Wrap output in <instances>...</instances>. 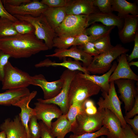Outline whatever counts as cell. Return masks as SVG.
I'll list each match as a JSON object with an SVG mask.
<instances>
[{"instance_id": "obj_48", "label": "cell", "mask_w": 138, "mask_h": 138, "mask_svg": "<svg viewBox=\"0 0 138 138\" xmlns=\"http://www.w3.org/2000/svg\"><path fill=\"white\" fill-rule=\"evenodd\" d=\"M3 4H8L10 5L17 6L30 2V0H1Z\"/></svg>"}, {"instance_id": "obj_33", "label": "cell", "mask_w": 138, "mask_h": 138, "mask_svg": "<svg viewBox=\"0 0 138 138\" xmlns=\"http://www.w3.org/2000/svg\"><path fill=\"white\" fill-rule=\"evenodd\" d=\"M94 43L100 54L107 52L113 47L111 43L110 34L99 39Z\"/></svg>"}, {"instance_id": "obj_21", "label": "cell", "mask_w": 138, "mask_h": 138, "mask_svg": "<svg viewBox=\"0 0 138 138\" xmlns=\"http://www.w3.org/2000/svg\"><path fill=\"white\" fill-rule=\"evenodd\" d=\"M97 22H101L107 26H117L119 31L123 27L124 19L112 13H103L100 12L88 15L89 26Z\"/></svg>"}, {"instance_id": "obj_45", "label": "cell", "mask_w": 138, "mask_h": 138, "mask_svg": "<svg viewBox=\"0 0 138 138\" xmlns=\"http://www.w3.org/2000/svg\"><path fill=\"white\" fill-rule=\"evenodd\" d=\"M126 123H128L131 126L132 130L134 133L138 134V116H135L132 119H128L124 117Z\"/></svg>"}, {"instance_id": "obj_29", "label": "cell", "mask_w": 138, "mask_h": 138, "mask_svg": "<svg viewBox=\"0 0 138 138\" xmlns=\"http://www.w3.org/2000/svg\"><path fill=\"white\" fill-rule=\"evenodd\" d=\"M13 22L8 18L0 17V38L18 34L13 26Z\"/></svg>"}, {"instance_id": "obj_7", "label": "cell", "mask_w": 138, "mask_h": 138, "mask_svg": "<svg viewBox=\"0 0 138 138\" xmlns=\"http://www.w3.org/2000/svg\"><path fill=\"white\" fill-rule=\"evenodd\" d=\"M88 15H67L61 25L54 29L57 36L75 37L83 33L89 26Z\"/></svg>"}, {"instance_id": "obj_5", "label": "cell", "mask_w": 138, "mask_h": 138, "mask_svg": "<svg viewBox=\"0 0 138 138\" xmlns=\"http://www.w3.org/2000/svg\"><path fill=\"white\" fill-rule=\"evenodd\" d=\"M2 82L3 90L26 88L33 83L31 76L14 66L9 61L5 67L4 76Z\"/></svg>"}, {"instance_id": "obj_11", "label": "cell", "mask_w": 138, "mask_h": 138, "mask_svg": "<svg viewBox=\"0 0 138 138\" xmlns=\"http://www.w3.org/2000/svg\"><path fill=\"white\" fill-rule=\"evenodd\" d=\"M134 81L128 79H120L114 81L117 85L120 97L124 105L125 114L132 107L135 98L137 95Z\"/></svg>"}, {"instance_id": "obj_39", "label": "cell", "mask_w": 138, "mask_h": 138, "mask_svg": "<svg viewBox=\"0 0 138 138\" xmlns=\"http://www.w3.org/2000/svg\"><path fill=\"white\" fill-rule=\"evenodd\" d=\"M70 0H42L40 2L49 7H65Z\"/></svg>"}, {"instance_id": "obj_1", "label": "cell", "mask_w": 138, "mask_h": 138, "mask_svg": "<svg viewBox=\"0 0 138 138\" xmlns=\"http://www.w3.org/2000/svg\"><path fill=\"white\" fill-rule=\"evenodd\" d=\"M0 49L15 59L28 58L49 50L43 41L33 33L0 38Z\"/></svg>"}, {"instance_id": "obj_50", "label": "cell", "mask_w": 138, "mask_h": 138, "mask_svg": "<svg viewBox=\"0 0 138 138\" xmlns=\"http://www.w3.org/2000/svg\"><path fill=\"white\" fill-rule=\"evenodd\" d=\"M0 138H6V134L3 131H2L0 132Z\"/></svg>"}, {"instance_id": "obj_35", "label": "cell", "mask_w": 138, "mask_h": 138, "mask_svg": "<svg viewBox=\"0 0 138 138\" xmlns=\"http://www.w3.org/2000/svg\"><path fill=\"white\" fill-rule=\"evenodd\" d=\"M109 133L108 129L105 126H103L99 130L92 133H89L78 135L71 134L69 138H97L103 135L107 136Z\"/></svg>"}, {"instance_id": "obj_26", "label": "cell", "mask_w": 138, "mask_h": 138, "mask_svg": "<svg viewBox=\"0 0 138 138\" xmlns=\"http://www.w3.org/2000/svg\"><path fill=\"white\" fill-rule=\"evenodd\" d=\"M112 10V12H117L118 16L123 18L130 14L134 15L138 14V6L136 4L125 0H113Z\"/></svg>"}, {"instance_id": "obj_49", "label": "cell", "mask_w": 138, "mask_h": 138, "mask_svg": "<svg viewBox=\"0 0 138 138\" xmlns=\"http://www.w3.org/2000/svg\"><path fill=\"white\" fill-rule=\"evenodd\" d=\"M129 66H135L136 67H138V61H132L128 63Z\"/></svg>"}, {"instance_id": "obj_34", "label": "cell", "mask_w": 138, "mask_h": 138, "mask_svg": "<svg viewBox=\"0 0 138 138\" xmlns=\"http://www.w3.org/2000/svg\"><path fill=\"white\" fill-rule=\"evenodd\" d=\"M37 120L36 116H34L29 122L28 128L30 138H41V128Z\"/></svg>"}, {"instance_id": "obj_17", "label": "cell", "mask_w": 138, "mask_h": 138, "mask_svg": "<svg viewBox=\"0 0 138 138\" xmlns=\"http://www.w3.org/2000/svg\"><path fill=\"white\" fill-rule=\"evenodd\" d=\"M127 55L123 54L118 57V63L110 77L109 83L120 79H128L138 81V76L132 71L127 60Z\"/></svg>"}, {"instance_id": "obj_4", "label": "cell", "mask_w": 138, "mask_h": 138, "mask_svg": "<svg viewBox=\"0 0 138 138\" xmlns=\"http://www.w3.org/2000/svg\"><path fill=\"white\" fill-rule=\"evenodd\" d=\"M129 50L117 44L107 52L94 56L87 71L93 74H104L111 66L112 61L123 54H126Z\"/></svg>"}, {"instance_id": "obj_32", "label": "cell", "mask_w": 138, "mask_h": 138, "mask_svg": "<svg viewBox=\"0 0 138 138\" xmlns=\"http://www.w3.org/2000/svg\"><path fill=\"white\" fill-rule=\"evenodd\" d=\"M13 25L18 34L34 33V29L33 26L30 22L26 21L18 20L13 22Z\"/></svg>"}, {"instance_id": "obj_42", "label": "cell", "mask_w": 138, "mask_h": 138, "mask_svg": "<svg viewBox=\"0 0 138 138\" xmlns=\"http://www.w3.org/2000/svg\"><path fill=\"white\" fill-rule=\"evenodd\" d=\"M85 112L89 114H94L97 113L98 110L95 105L94 101L91 99L88 98L85 101Z\"/></svg>"}, {"instance_id": "obj_24", "label": "cell", "mask_w": 138, "mask_h": 138, "mask_svg": "<svg viewBox=\"0 0 138 138\" xmlns=\"http://www.w3.org/2000/svg\"><path fill=\"white\" fill-rule=\"evenodd\" d=\"M117 64L116 61L114 62L109 70L101 76L90 75L79 71L78 73L82 77L91 81L99 86L101 88V90L102 92H106L108 93L110 87L109 79L115 70Z\"/></svg>"}, {"instance_id": "obj_20", "label": "cell", "mask_w": 138, "mask_h": 138, "mask_svg": "<svg viewBox=\"0 0 138 138\" xmlns=\"http://www.w3.org/2000/svg\"><path fill=\"white\" fill-rule=\"evenodd\" d=\"M102 125L106 127L109 133L107 138H124L121 122L118 118L109 110L105 109Z\"/></svg>"}, {"instance_id": "obj_28", "label": "cell", "mask_w": 138, "mask_h": 138, "mask_svg": "<svg viewBox=\"0 0 138 138\" xmlns=\"http://www.w3.org/2000/svg\"><path fill=\"white\" fill-rule=\"evenodd\" d=\"M115 27L94 23L89 27L87 28L83 33L93 37L101 38L110 34Z\"/></svg>"}, {"instance_id": "obj_15", "label": "cell", "mask_w": 138, "mask_h": 138, "mask_svg": "<svg viewBox=\"0 0 138 138\" xmlns=\"http://www.w3.org/2000/svg\"><path fill=\"white\" fill-rule=\"evenodd\" d=\"M37 94L36 91L30 92L27 96L21 99L13 106L18 107L21 109L19 116L21 121L25 128L27 134V138H30L29 132L28 124L31 118L36 116V113L34 108L30 107L29 104L31 101L36 96Z\"/></svg>"}, {"instance_id": "obj_3", "label": "cell", "mask_w": 138, "mask_h": 138, "mask_svg": "<svg viewBox=\"0 0 138 138\" xmlns=\"http://www.w3.org/2000/svg\"><path fill=\"white\" fill-rule=\"evenodd\" d=\"M105 109L98 110L96 114L90 115L85 111L80 112L77 116L71 132L75 135L95 132L102 127Z\"/></svg>"}, {"instance_id": "obj_22", "label": "cell", "mask_w": 138, "mask_h": 138, "mask_svg": "<svg viewBox=\"0 0 138 138\" xmlns=\"http://www.w3.org/2000/svg\"><path fill=\"white\" fill-rule=\"evenodd\" d=\"M63 61L62 62L57 63L48 58L40 61L34 65L36 68L50 66H62L65 67L69 70L74 71H80L84 73L90 74L86 68L83 67L82 64L79 61L75 60L73 61L71 59L69 58L67 60L66 57L63 59Z\"/></svg>"}, {"instance_id": "obj_36", "label": "cell", "mask_w": 138, "mask_h": 138, "mask_svg": "<svg viewBox=\"0 0 138 138\" xmlns=\"http://www.w3.org/2000/svg\"><path fill=\"white\" fill-rule=\"evenodd\" d=\"M94 5L97 7L99 12L103 13H112V6L113 0H93Z\"/></svg>"}, {"instance_id": "obj_9", "label": "cell", "mask_w": 138, "mask_h": 138, "mask_svg": "<svg viewBox=\"0 0 138 138\" xmlns=\"http://www.w3.org/2000/svg\"><path fill=\"white\" fill-rule=\"evenodd\" d=\"M108 93L102 92L103 97H100L97 104L99 106L98 110L107 109L113 113L119 120L122 127L127 124L124 119L121 108L122 103L116 91L114 82L110 83Z\"/></svg>"}, {"instance_id": "obj_19", "label": "cell", "mask_w": 138, "mask_h": 138, "mask_svg": "<svg viewBox=\"0 0 138 138\" xmlns=\"http://www.w3.org/2000/svg\"><path fill=\"white\" fill-rule=\"evenodd\" d=\"M123 18V25L122 29L118 31V35L121 42L126 43L134 41L138 32V15H129Z\"/></svg>"}, {"instance_id": "obj_47", "label": "cell", "mask_w": 138, "mask_h": 138, "mask_svg": "<svg viewBox=\"0 0 138 138\" xmlns=\"http://www.w3.org/2000/svg\"><path fill=\"white\" fill-rule=\"evenodd\" d=\"M122 128L125 135L124 138H138V135L134 133L130 125L127 124Z\"/></svg>"}, {"instance_id": "obj_13", "label": "cell", "mask_w": 138, "mask_h": 138, "mask_svg": "<svg viewBox=\"0 0 138 138\" xmlns=\"http://www.w3.org/2000/svg\"><path fill=\"white\" fill-rule=\"evenodd\" d=\"M34 105L35 107L34 108L37 120L42 121L50 129L52 120L57 118L63 114L60 109L55 104L37 101Z\"/></svg>"}, {"instance_id": "obj_43", "label": "cell", "mask_w": 138, "mask_h": 138, "mask_svg": "<svg viewBox=\"0 0 138 138\" xmlns=\"http://www.w3.org/2000/svg\"><path fill=\"white\" fill-rule=\"evenodd\" d=\"M134 41V45L131 53L127 56V60L128 63L132 60L138 58V33L137 32L135 35Z\"/></svg>"}, {"instance_id": "obj_16", "label": "cell", "mask_w": 138, "mask_h": 138, "mask_svg": "<svg viewBox=\"0 0 138 138\" xmlns=\"http://www.w3.org/2000/svg\"><path fill=\"white\" fill-rule=\"evenodd\" d=\"M65 8L67 15H89L99 12L93 0H70Z\"/></svg>"}, {"instance_id": "obj_40", "label": "cell", "mask_w": 138, "mask_h": 138, "mask_svg": "<svg viewBox=\"0 0 138 138\" xmlns=\"http://www.w3.org/2000/svg\"><path fill=\"white\" fill-rule=\"evenodd\" d=\"M10 57V55L0 49V81L1 82L4 76L5 67Z\"/></svg>"}, {"instance_id": "obj_6", "label": "cell", "mask_w": 138, "mask_h": 138, "mask_svg": "<svg viewBox=\"0 0 138 138\" xmlns=\"http://www.w3.org/2000/svg\"><path fill=\"white\" fill-rule=\"evenodd\" d=\"M13 16L18 20H24L30 22L34 29V34L39 39L44 41L49 49L53 48V40L57 35L54 30L50 25L43 14L34 17L29 15Z\"/></svg>"}, {"instance_id": "obj_46", "label": "cell", "mask_w": 138, "mask_h": 138, "mask_svg": "<svg viewBox=\"0 0 138 138\" xmlns=\"http://www.w3.org/2000/svg\"><path fill=\"white\" fill-rule=\"evenodd\" d=\"M0 17L8 18L14 22L18 20L8 13L4 8L1 0H0Z\"/></svg>"}, {"instance_id": "obj_51", "label": "cell", "mask_w": 138, "mask_h": 138, "mask_svg": "<svg viewBox=\"0 0 138 138\" xmlns=\"http://www.w3.org/2000/svg\"><path fill=\"white\" fill-rule=\"evenodd\" d=\"M99 138H105V137L103 135L100 136V137Z\"/></svg>"}, {"instance_id": "obj_37", "label": "cell", "mask_w": 138, "mask_h": 138, "mask_svg": "<svg viewBox=\"0 0 138 138\" xmlns=\"http://www.w3.org/2000/svg\"><path fill=\"white\" fill-rule=\"evenodd\" d=\"M100 38L93 37L87 35L83 33H82L75 36L74 45L81 46L88 42H94Z\"/></svg>"}, {"instance_id": "obj_23", "label": "cell", "mask_w": 138, "mask_h": 138, "mask_svg": "<svg viewBox=\"0 0 138 138\" xmlns=\"http://www.w3.org/2000/svg\"><path fill=\"white\" fill-rule=\"evenodd\" d=\"M30 93L27 87L7 90L5 92L0 93V105L13 106Z\"/></svg>"}, {"instance_id": "obj_14", "label": "cell", "mask_w": 138, "mask_h": 138, "mask_svg": "<svg viewBox=\"0 0 138 138\" xmlns=\"http://www.w3.org/2000/svg\"><path fill=\"white\" fill-rule=\"evenodd\" d=\"M77 46L74 45L69 49H56L53 54L47 55V57H55L62 60L64 57H70L75 60L81 61L83 67L87 68L91 64L93 58L91 56L79 49Z\"/></svg>"}, {"instance_id": "obj_25", "label": "cell", "mask_w": 138, "mask_h": 138, "mask_svg": "<svg viewBox=\"0 0 138 138\" xmlns=\"http://www.w3.org/2000/svg\"><path fill=\"white\" fill-rule=\"evenodd\" d=\"M43 14L54 30L61 25L67 15L65 7H49Z\"/></svg>"}, {"instance_id": "obj_2", "label": "cell", "mask_w": 138, "mask_h": 138, "mask_svg": "<svg viewBox=\"0 0 138 138\" xmlns=\"http://www.w3.org/2000/svg\"><path fill=\"white\" fill-rule=\"evenodd\" d=\"M78 72L70 85L68 98L69 107L73 104L85 102L90 97L98 94L101 89L92 82L81 76Z\"/></svg>"}, {"instance_id": "obj_31", "label": "cell", "mask_w": 138, "mask_h": 138, "mask_svg": "<svg viewBox=\"0 0 138 138\" xmlns=\"http://www.w3.org/2000/svg\"><path fill=\"white\" fill-rule=\"evenodd\" d=\"M85 101L82 103L73 104L70 106L66 116L72 127L75 123L77 115L80 112L85 111Z\"/></svg>"}, {"instance_id": "obj_10", "label": "cell", "mask_w": 138, "mask_h": 138, "mask_svg": "<svg viewBox=\"0 0 138 138\" xmlns=\"http://www.w3.org/2000/svg\"><path fill=\"white\" fill-rule=\"evenodd\" d=\"M3 5L7 11L13 16L29 15L34 17L40 16L49 7L37 0H33L17 6L6 4Z\"/></svg>"}, {"instance_id": "obj_8", "label": "cell", "mask_w": 138, "mask_h": 138, "mask_svg": "<svg viewBox=\"0 0 138 138\" xmlns=\"http://www.w3.org/2000/svg\"><path fill=\"white\" fill-rule=\"evenodd\" d=\"M77 71H72L67 69L64 70L60 76L64 80V83L60 93L55 97L50 99H37V101L55 104L59 107L63 114H66L69 108L68 98L70 85Z\"/></svg>"}, {"instance_id": "obj_30", "label": "cell", "mask_w": 138, "mask_h": 138, "mask_svg": "<svg viewBox=\"0 0 138 138\" xmlns=\"http://www.w3.org/2000/svg\"><path fill=\"white\" fill-rule=\"evenodd\" d=\"M75 37L57 36L53 40V47L60 49H68L74 45Z\"/></svg>"}, {"instance_id": "obj_44", "label": "cell", "mask_w": 138, "mask_h": 138, "mask_svg": "<svg viewBox=\"0 0 138 138\" xmlns=\"http://www.w3.org/2000/svg\"><path fill=\"white\" fill-rule=\"evenodd\" d=\"M138 114V96L136 95L135 98L134 104L131 108L126 113V115L124 117L131 119Z\"/></svg>"}, {"instance_id": "obj_41", "label": "cell", "mask_w": 138, "mask_h": 138, "mask_svg": "<svg viewBox=\"0 0 138 138\" xmlns=\"http://www.w3.org/2000/svg\"><path fill=\"white\" fill-rule=\"evenodd\" d=\"M38 123L41 129V138H55L52 134L50 128L42 121Z\"/></svg>"}, {"instance_id": "obj_18", "label": "cell", "mask_w": 138, "mask_h": 138, "mask_svg": "<svg viewBox=\"0 0 138 138\" xmlns=\"http://www.w3.org/2000/svg\"><path fill=\"white\" fill-rule=\"evenodd\" d=\"M0 130L5 132L6 138H27V134L19 115L13 120L5 119L0 125Z\"/></svg>"}, {"instance_id": "obj_12", "label": "cell", "mask_w": 138, "mask_h": 138, "mask_svg": "<svg viewBox=\"0 0 138 138\" xmlns=\"http://www.w3.org/2000/svg\"><path fill=\"white\" fill-rule=\"evenodd\" d=\"M32 85L40 87L43 93L44 99L48 100L53 98L61 91L64 83V80L60 77V79L56 81H48L44 76L40 74L31 76Z\"/></svg>"}, {"instance_id": "obj_38", "label": "cell", "mask_w": 138, "mask_h": 138, "mask_svg": "<svg viewBox=\"0 0 138 138\" xmlns=\"http://www.w3.org/2000/svg\"><path fill=\"white\" fill-rule=\"evenodd\" d=\"M78 48L91 56H95L100 54L93 42H88L82 45L79 46Z\"/></svg>"}, {"instance_id": "obj_27", "label": "cell", "mask_w": 138, "mask_h": 138, "mask_svg": "<svg viewBox=\"0 0 138 138\" xmlns=\"http://www.w3.org/2000/svg\"><path fill=\"white\" fill-rule=\"evenodd\" d=\"M71 125L67 119L66 114H62L52 122L51 132L56 138H64L66 135L71 132Z\"/></svg>"}]
</instances>
